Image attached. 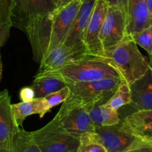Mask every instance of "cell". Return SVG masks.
<instances>
[{
  "label": "cell",
  "mask_w": 152,
  "mask_h": 152,
  "mask_svg": "<svg viewBox=\"0 0 152 152\" xmlns=\"http://www.w3.org/2000/svg\"><path fill=\"white\" fill-rule=\"evenodd\" d=\"M80 141L77 152H108L102 144L92 138L91 134L82 137Z\"/></svg>",
  "instance_id": "obj_25"
},
{
  "label": "cell",
  "mask_w": 152,
  "mask_h": 152,
  "mask_svg": "<svg viewBox=\"0 0 152 152\" xmlns=\"http://www.w3.org/2000/svg\"><path fill=\"white\" fill-rule=\"evenodd\" d=\"M15 0H0V47L4 46L13 27Z\"/></svg>",
  "instance_id": "obj_21"
},
{
  "label": "cell",
  "mask_w": 152,
  "mask_h": 152,
  "mask_svg": "<svg viewBox=\"0 0 152 152\" xmlns=\"http://www.w3.org/2000/svg\"><path fill=\"white\" fill-rule=\"evenodd\" d=\"M91 120L94 127L113 126L120 124L121 116L118 111L102 105L88 108Z\"/></svg>",
  "instance_id": "obj_20"
},
{
  "label": "cell",
  "mask_w": 152,
  "mask_h": 152,
  "mask_svg": "<svg viewBox=\"0 0 152 152\" xmlns=\"http://www.w3.org/2000/svg\"><path fill=\"white\" fill-rule=\"evenodd\" d=\"M132 102L129 105L137 110H152V60L150 67L142 77L129 84Z\"/></svg>",
  "instance_id": "obj_15"
},
{
  "label": "cell",
  "mask_w": 152,
  "mask_h": 152,
  "mask_svg": "<svg viewBox=\"0 0 152 152\" xmlns=\"http://www.w3.org/2000/svg\"><path fill=\"white\" fill-rule=\"evenodd\" d=\"M8 91L0 92V152H8L13 138L20 128L16 125L11 111Z\"/></svg>",
  "instance_id": "obj_13"
},
{
  "label": "cell",
  "mask_w": 152,
  "mask_h": 152,
  "mask_svg": "<svg viewBox=\"0 0 152 152\" xmlns=\"http://www.w3.org/2000/svg\"><path fill=\"white\" fill-rule=\"evenodd\" d=\"M97 0H83L76 19L64 41L63 45L74 51L78 56H87L84 47V35Z\"/></svg>",
  "instance_id": "obj_9"
},
{
  "label": "cell",
  "mask_w": 152,
  "mask_h": 152,
  "mask_svg": "<svg viewBox=\"0 0 152 152\" xmlns=\"http://www.w3.org/2000/svg\"><path fill=\"white\" fill-rule=\"evenodd\" d=\"M121 77H110L94 81L68 85L70 92L64 102L82 105L86 108L102 105L112 96L120 83Z\"/></svg>",
  "instance_id": "obj_3"
},
{
  "label": "cell",
  "mask_w": 152,
  "mask_h": 152,
  "mask_svg": "<svg viewBox=\"0 0 152 152\" xmlns=\"http://www.w3.org/2000/svg\"><path fill=\"white\" fill-rule=\"evenodd\" d=\"M72 1V0H57V8H60V7H63V6H65V4H67L68 3H69L70 1Z\"/></svg>",
  "instance_id": "obj_30"
},
{
  "label": "cell",
  "mask_w": 152,
  "mask_h": 152,
  "mask_svg": "<svg viewBox=\"0 0 152 152\" xmlns=\"http://www.w3.org/2000/svg\"><path fill=\"white\" fill-rule=\"evenodd\" d=\"M43 74L56 76L68 83V86L110 77L122 78L121 75L108 58L90 56L82 57L56 71Z\"/></svg>",
  "instance_id": "obj_1"
},
{
  "label": "cell",
  "mask_w": 152,
  "mask_h": 152,
  "mask_svg": "<svg viewBox=\"0 0 152 152\" xmlns=\"http://www.w3.org/2000/svg\"><path fill=\"white\" fill-rule=\"evenodd\" d=\"M82 3L83 0H72L52 13L51 49L63 44Z\"/></svg>",
  "instance_id": "obj_12"
},
{
  "label": "cell",
  "mask_w": 152,
  "mask_h": 152,
  "mask_svg": "<svg viewBox=\"0 0 152 152\" xmlns=\"http://www.w3.org/2000/svg\"><path fill=\"white\" fill-rule=\"evenodd\" d=\"M105 58L109 60L128 84L142 77L150 67V62L141 54L130 36H127Z\"/></svg>",
  "instance_id": "obj_2"
},
{
  "label": "cell",
  "mask_w": 152,
  "mask_h": 152,
  "mask_svg": "<svg viewBox=\"0 0 152 152\" xmlns=\"http://www.w3.org/2000/svg\"><path fill=\"white\" fill-rule=\"evenodd\" d=\"M92 138L102 144L108 152H124L142 139L122 128L120 124L113 126L95 127Z\"/></svg>",
  "instance_id": "obj_8"
},
{
  "label": "cell",
  "mask_w": 152,
  "mask_h": 152,
  "mask_svg": "<svg viewBox=\"0 0 152 152\" xmlns=\"http://www.w3.org/2000/svg\"><path fill=\"white\" fill-rule=\"evenodd\" d=\"M39 152H77L80 141L62 131L53 119L31 132Z\"/></svg>",
  "instance_id": "obj_4"
},
{
  "label": "cell",
  "mask_w": 152,
  "mask_h": 152,
  "mask_svg": "<svg viewBox=\"0 0 152 152\" xmlns=\"http://www.w3.org/2000/svg\"><path fill=\"white\" fill-rule=\"evenodd\" d=\"M57 6V0H15L12 17L13 26L25 32L30 17L52 14Z\"/></svg>",
  "instance_id": "obj_11"
},
{
  "label": "cell",
  "mask_w": 152,
  "mask_h": 152,
  "mask_svg": "<svg viewBox=\"0 0 152 152\" xmlns=\"http://www.w3.org/2000/svg\"><path fill=\"white\" fill-rule=\"evenodd\" d=\"M8 152H39L31 132L21 129L13 138V144Z\"/></svg>",
  "instance_id": "obj_23"
},
{
  "label": "cell",
  "mask_w": 152,
  "mask_h": 152,
  "mask_svg": "<svg viewBox=\"0 0 152 152\" xmlns=\"http://www.w3.org/2000/svg\"><path fill=\"white\" fill-rule=\"evenodd\" d=\"M11 111L16 125L22 126L28 116L38 114L39 118L48 113L43 98H34L30 101H21L17 104H11Z\"/></svg>",
  "instance_id": "obj_18"
},
{
  "label": "cell",
  "mask_w": 152,
  "mask_h": 152,
  "mask_svg": "<svg viewBox=\"0 0 152 152\" xmlns=\"http://www.w3.org/2000/svg\"><path fill=\"white\" fill-rule=\"evenodd\" d=\"M25 32L31 44L34 61L39 63L51 49L52 14L30 17Z\"/></svg>",
  "instance_id": "obj_6"
},
{
  "label": "cell",
  "mask_w": 152,
  "mask_h": 152,
  "mask_svg": "<svg viewBox=\"0 0 152 152\" xmlns=\"http://www.w3.org/2000/svg\"><path fill=\"white\" fill-rule=\"evenodd\" d=\"M108 6L117 7L123 10L126 13L128 0H104Z\"/></svg>",
  "instance_id": "obj_29"
},
{
  "label": "cell",
  "mask_w": 152,
  "mask_h": 152,
  "mask_svg": "<svg viewBox=\"0 0 152 152\" xmlns=\"http://www.w3.org/2000/svg\"><path fill=\"white\" fill-rule=\"evenodd\" d=\"M1 49V47H0ZM2 71H3V67H2V62H1V52H0V82H1V78H2Z\"/></svg>",
  "instance_id": "obj_31"
},
{
  "label": "cell",
  "mask_w": 152,
  "mask_h": 152,
  "mask_svg": "<svg viewBox=\"0 0 152 152\" xmlns=\"http://www.w3.org/2000/svg\"><path fill=\"white\" fill-rule=\"evenodd\" d=\"M120 126L137 138L152 142V110H137L121 119Z\"/></svg>",
  "instance_id": "obj_14"
},
{
  "label": "cell",
  "mask_w": 152,
  "mask_h": 152,
  "mask_svg": "<svg viewBox=\"0 0 152 152\" xmlns=\"http://www.w3.org/2000/svg\"><path fill=\"white\" fill-rule=\"evenodd\" d=\"M126 22L128 36L133 35L152 25L146 0H128Z\"/></svg>",
  "instance_id": "obj_16"
},
{
  "label": "cell",
  "mask_w": 152,
  "mask_h": 152,
  "mask_svg": "<svg viewBox=\"0 0 152 152\" xmlns=\"http://www.w3.org/2000/svg\"><path fill=\"white\" fill-rule=\"evenodd\" d=\"M124 152H152V142L142 140Z\"/></svg>",
  "instance_id": "obj_27"
},
{
  "label": "cell",
  "mask_w": 152,
  "mask_h": 152,
  "mask_svg": "<svg viewBox=\"0 0 152 152\" xmlns=\"http://www.w3.org/2000/svg\"><path fill=\"white\" fill-rule=\"evenodd\" d=\"M108 8L104 0H97L84 35V47L87 56L105 58L101 46L99 34Z\"/></svg>",
  "instance_id": "obj_10"
},
{
  "label": "cell",
  "mask_w": 152,
  "mask_h": 152,
  "mask_svg": "<svg viewBox=\"0 0 152 152\" xmlns=\"http://www.w3.org/2000/svg\"><path fill=\"white\" fill-rule=\"evenodd\" d=\"M147 4H148V8H149L150 13H151V16L152 19V0H146Z\"/></svg>",
  "instance_id": "obj_32"
},
{
  "label": "cell",
  "mask_w": 152,
  "mask_h": 152,
  "mask_svg": "<svg viewBox=\"0 0 152 152\" xmlns=\"http://www.w3.org/2000/svg\"><path fill=\"white\" fill-rule=\"evenodd\" d=\"M132 102V93L129 84L125 81L122 82L114 92L112 96L109 98L104 106L112 110L119 111L125 106L129 105Z\"/></svg>",
  "instance_id": "obj_22"
},
{
  "label": "cell",
  "mask_w": 152,
  "mask_h": 152,
  "mask_svg": "<svg viewBox=\"0 0 152 152\" xmlns=\"http://www.w3.org/2000/svg\"><path fill=\"white\" fill-rule=\"evenodd\" d=\"M127 36L126 13L120 8L108 5L99 34L104 57Z\"/></svg>",
  "instance_id": "obj_7"
},
{
  "label": "cell",
  "mask_w": 152,
  "mask_h": 152,
  "mask_svg": "<svg viewBox=\"0 0 152 152\" xmlns=\"http://www.w3.org/2000/svg\"><path fill=\"white\" fill-rule=\"evenodd\" d=\"M19 98L22 101H30L35 98V93L31 86H25L19 91Z\"/></svg>",
  "instance_id": "obj_28"
},
{
  "label": "cell",
  "mask_w": 152,
  "mask_h": 152,
  "mask_svg": "<svg viewBox=\"0 0 152 152\" xmlns=\"http://www.w3.org/2000/svg\"><path fill=\"white\" fill-rule=\"evenodd\" d=\"M69 92V87L66 86V87L63 88V89H60L57 92L49 94V95L45 96L43 98V100H44L48 110L50 111L53 107L63 103L68 98Z\"/></svg>",
  "instance_id": "obj_26"
},
{
  "label": "cell",
  "mask_w": 152,
  "mask_h": 152,
  "mask_svg": "<svg viewBox=\"0 0 152 152\" xmlns=\"http://www.w3.org/2000/svg\"><path fill=\"white\" fill-rule=\"evenodd\" d=\"M80 58L65 45H59L49 51L42 60L37 74L56 71Z\"/></svg>",
  "instance_id": "obj_17"
},
{
  "label": "cell",
  "mask_w": 152,
  "mask_h": 152,
  "mask_svg": "<svg viewBox=\"0 0 152 152\" xmlns=\"http://www.w3.org/2000/svg\"><path fill=\"white\" fill-rule=\"evenodd\" d=\"M130 37L137 45L146 51L152 60V25Z\"/></svg>",
  "instance_id": "obj_24"
},
{
  "label": "cell",
  "mask_w": 152,
  "mask_h": 152,
  "mask_svg": "<svg viewBox=\"0 0 152 152\" xmlns=\"http://www.w3.org/2000/svg\"><path fill=\"white\" fill-rule=\"evenodd\" d=\"M31 88L35 93V98H44L68 86V83L56 76L48 74H37Z\"/></svg>",
  "instance_id": "obj_19"
},
{
  "label": "cell",
  "mask_w": 152,
  "mask_h": 152,
  "mask_svg": "<svg viewBox=\"0 0 152 152\" xmlns=\"http://www.w3.org/2000/svg\"><path fill=\"white\" fill-rule=\"evenodd\" d=\"M53 119L62 131L79 139L94 132L88 109L82 105L63 102Z\"/></svg>",
  "instance_id": "obj_5"
}]
</instances>
